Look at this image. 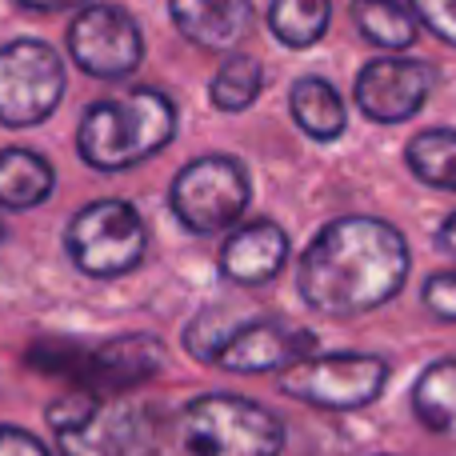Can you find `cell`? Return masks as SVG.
<instances>
[{"instance_id":"obj_1","label":"cell","mask_w":456,"mask_h":456,"mask_svg":"<svg viewBox=\"0 0 456 456\" xmlns=\"http://www.w3.org/2000/svg\"><path fill=\"white\" fill-rule=\"evenodd\" d=\"M409 240L377 216H340L313 236L297 265V289L321 316H364L409 281Z\"/></svg>"},{"instance_id":"obj_2","label":"cell","mask_w":456,"mask_h":456,"mask_svg":"<svg viewBox=\"0 0 456 456\" xmlns=\"http://www.w3.org/2000/svg\"><path fill=\"white\" fill-rule=\"evenodd\" d=\"M48 425L61 456H173L168 425L133 396L77 388L48 409Z\"/></svg>"},{"instance_id":"obj_3","label":"cell","mask_w":456,"mask_h":456,"mask_svg":"<svg viewBox=\"0 0 456 456\" xmlns=\"http://www.w3.org/2000/svg\"><path fill=\"white\" fill-rule=\"evenodd\" d=\"M176 136V104L160 88H133L117 101H96L77 125V152L88 168L120 173L157 157Z\"/></svg>"},{"instance_id":"obj_4","label":"cell","mask_w":456,"mask_h":456,"mask_svg":"<svg viewBox=\"0 0 456 456\" xmlns=\"http://www.w3.org/2000/svg\"><path fill=\"white\" fill-rule=\"evenodd\" d=\"M184 348L197 361L228 372H289L292 364L316 353V337L297 324L273 321V316L240 321L224 308H208L189 324Z\"/></svg>"},{"instance_id":"obj_5","label":"cell","mask_w":456,"mask_h":456,"mask_svg":"<svg viewBox=\"0 0 456 456\" xmlns=\"http://www.w3.org/2000/svg\"><path fill=\"white\" fill-rule=\"evenodd\" d=\"M173 456H281L284 420L236 393L189 401L168 425Z\"/></svg>"},{"instance_id":"obj_6","label":"cell","mask_w":456,"mask_h":456,"mask_svg":"<svg viewBox=\"0 0 456 456\" xmlns=\"http://www.w3.org/2000/svg\"><path fill=\"white\" fill-rule=\"evenodd\" d=\"M144 221L128 200L104 197L85 205L64 228V252L85 276L112 281V276L133 273L144 260Z\"/></svg>"},{"instance_id":"obj_7","label":"cell","mask_w":456,"mask_h":456,"mask_svg":"<svg viewBox=\"0 0 456 456\" xmlns=\"http://www.w3.org/2000/svg\"><path fill=\"white\" fill-rule=\"evenodd\" d=\"M69 85L61 53L48 40L16 37L0 48V125L37 128L56 112Z\"/></svg>"},{"instance_id":"obj_8","label":"cell","mask_w":456,"mask_h":456,"mask_svg":"<svg viewBox=\"0 0 456 456\" xmlns=\"http://www.w3.org/2000/svg\"><path fill=\"white\" fill-rule=\"evenodd\" d=\"M252 200V184L240 160L232 157H197L173 176L168 208L189 232H224L244 216Z\"/></svg>"},{"instance_id":"obj_9","label":"cell","mask_w":456,"mask_h":456,"mask_svg":"<svg viewBox=\"0 0 456 456\" xmlns=\"http://www.w3.org/2000/svg\"><path fill=\"white\" fill-rule=\"evenodd\" d=\"M393 364L377 353H324L292 364L281 377V388L313 409L353 412L369 409L385 393Z\"/></svg>"},{"instance_id":"obj_10","label":"cell","mask_w":456,"mask_h":456,"mask_svg":"<svg viewBox=\"0 0 456 456\" xmlns=\"http://www.w3.org/2000/svg\"><path fill=\"white\" fill-rule=\"evenodd\" d=\"M165 364V340H157L152 332H125V337H112L96 348H61V361H40V369L64 372L85 393L117 396L160 377Z\"/></svg>"},{"instance_id":"obj_11","label":"cell","mask_w":456,"mask_h":456,"mask_svg":"<svg viewBox=\"0 0 456 456\" xmlns=\"http://www.w3.org/2000/svg\"><path fill=\"white\" fill-rule=\"evenodd\" d=\"M69 56L80 72L101 80H125L141 69L144 61V37L141 24L125 12L120 4L93 0L77 12V20L64 32Z\"/></svg>"},{"instance_id":"obj_12","label":"cell","mask_w":456,"mask_h":456,"mask_svg":"<svg viewBox=\"0 0 456 456\" xmlns=\"http://www.w3.org/2000/svg\"><path fill=\"white\" fill-rule=\"evenodd\" d=\"M436 69L412 56H380L356 72L353 101L377 125H404L428 104Z\"/></svg>"},{"instance_id":"obj_13","label":"cell","mask_w":456,"mask_h":456,"mask_svg":"<svg viewBox=\"0 0 456 456\" xmlns=\"http://www.w3.org/2000/svg\"><path fill=\"white\" fill-rule=\"evenodd\" d=\"M289 232L276 221H252L236 224L221 244V276L244 289L268 284L284 265H289Z\"/></svg>"},{"instance_id":"obj_14","label":"cell","mask_w":456,"mask_h":456,"mask_svg":"<svg viewBox=\"0 0 456 456\" xmlns=\"http://www.w3.org/2000/svg\"><path fill=\"white\" fill-rule=\"evenodd\" d=\"M173 24L208 53H228L252 32V0H168Z\"/></svg>"},{"instance_id":"obj_15","label":"cell","mask_w":456,"mask_h":456,"mask_svg":"<svg viewBox=\"0 0 456 456\" xmlns=\"http://www.w3.org/2000/svg\"><path fill=\"white\" fill-rule=\"evenodd\" d=\"M56 168L32 149H4L0 152V205L24 213L53 197Z\"/></svg>"},{"instance_id":"obj_16","label":"cell","mask_w":456,"mask_h":456,"mask_svg":"<svg viewBox=\"0 0 456 456\" xmlns=\"http://www.w3.org/2000/svg\"><path fill=\"white\" fill-rule=\"evenodd\" d=\"M289 109L297 117V125L321 144L340 141L348 128L345 101H340V93L324 77H300L289 93Z\"/></svg>"},{"instance_id":"obj_17","label":"cell","mask_w":456,"mask_h":456,"mask_svg":"<svg viewBox=\"0 0 456 456\" xmlns=\"http://www.w3.org/2000/svg\"><path fill=\"white\" fill-rule=\"evenodd\" d=\"M412 412L436 436L456 441V356L428 364L412 385Z\"/></svg>"},{"instance_id":"obj_18","label":"cell","mask_w":456,"mask_h":456,"mask_svg":"<svg viewBox=\"0 0 456 456\" xmlns=\"http://www.w3.org/2000/svg\"><path fill=\"white\" fill-rule=\"evenodd\" d=\"M404 160L420 184L456 192V128H420L404 149Z\"/></svg>"},{"instance_id":"obj_19","label":"cell","mask_w":456,"mask_h":456,"mask_svg":"<svg viewBox=\"0 0 456 456\" xmlns=\"http://www.w3.org/2000/svg\"><path fill=\"white\" fill-rule=\"evenodd\" d=\"M353 20L369 45L388 53H401L417 40V16L396 0H353Z\"/></svg>"},{"instance_id":"obj_20","label":"cell","mask_w":456,"mask_h":456,"mask_svg":"<svg viewBox=\"0 0 456 456\" xmlns=\"http://www.w3.org/2000/svg\"><path fill=\"white\" fill-rule=\"evenodd\" d=\"M332 0H273L268 4V28L289 48H313L329 32Z\"/></svg>"},{"instance_id":"obj_21","label":"cell","mask_w":456,"mask_h":456,"mask_svg":"<svg viewBox=\"0 0 456 456\" xmlns=\"http://www.w3.org/2000/svg\"><path fill=\"white\" fill-rule=\"evenodd\" d=\"M260 88H265V69H260L256 56L228 53V61L216 69L213 85H208V96L221 112H244L256 104Z\"/></svg>"},{"instance_id":"obj_22","label":"cell","mask_w":456,"mask_h":456,"mask_svg":"<svg viewBox=\"0 0 456 456\" xmlns=\"http://www.w3.org/2000/svg\"><path fill=\"white\" fill-rule=\"evenodd\" d=\"M409 12L444 45H456V0H409Z\"/></svg>"},{"instance_id":"obj_23","label":"cell","mask_w":456,"mask_h":456,"mask_svg":"<svg viewBox=\"0 0 456 456\" xmlns=\"http://www.w3.org/2000/svg\"><path fill=\"white\" fill-rule=\"evenodd\" d=\"M420 300L425 308L436 316V321H456V268L452 273H433L420 289Z\"/></svg>"},{"instance_id":"obj_24","label":"cell","mask_w":456,"mask_h":456,"mask_svg":"<svg viewBox=\"0 0 456 456\" xmlns=\"http://www.w3.org/2000/svg\"><path fill=\"white\" fill-rule=\"evenodd\" d=\"M0 456H53L32 433L16 425H0Z\"/></svg>"},{"instance_id":"obj_25","label":"cell","mask_w":456,"mask_h":456,"mask_svg":"<svg viewBox=\"0 0 456 456\" xmlns=\"http://www.w3.org/2000/svg\"><path fill=\"white\" fill-rule=\"evenodd\" d=\"M16 4L28 8V12H64V8H85L93 0H16Z\"/></svg>"},{"instance_id":"obj_26","label":"cell","mask_w":456,"mask_h":456,"mask_svg":"<svg viewBox=\"0 0 456 456\" xmlns=\"http://www.w3.org/2000/svg\"><path fill=\"white\" fill-rule=\"evenodd\" d=\"M436 248L449 252V256H456V213L444 216V224L436 228Z\"/></svg>"},{"instance_id":"obj_27","label":"cell","mask_w":456,"mask_h":456,"mask_svg":"<svg viewBox=\"0 0 456 456\" xmlns=\"http://www.w3.org/2000/svg\"><path fill=\"white\" fill-rule=\"evenodd\" d=\"M4 236H8V232H4V221H0V244H4Z\"/></svg>"}]
</instances>
